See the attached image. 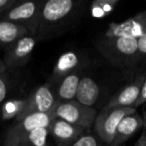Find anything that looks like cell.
I'll list each match as a JSON object with an SVG mask.
<instances>
[{"label":"cell","instance_id":"obj_21","mask_svg":"<svg viewBox=\"0 0 146 146\" xmlns=\"http://www.w3.org/2000/svg\"><path fill=\"white\" fill-rule=\"evenodd\" d=\"M136 46H137V51L139 55L144 58L146 53V34H143L141 36L137 37L136 39Z\"/></svg>","mask_w":146,"mask_h":146},{"label":"cell","instance_id":"obj_16","mask_svg":"<svg viewBox=\"0 0 146 146\" xmlns=\"http://www.w3.org/2000/svg\"><path fill=\"white\" fill-rule=\"evenodd\" d=\"M30 35L26 28L9 21L0 20V47H7L19 38Z\"/></svg>","mask_w":146,"mask_h":146},{"label":"cell","instance_id":"obj_20","mask_svg":"<svg viewBox=\"0 0 146 146\" xmlns=\"http://www.w3.org/2000/svg\"><path fill=\"white\" fill-rule=\"evenodd\" d=\"M71 146H100L98 139L92 135H82Z\"/></svg>","mask_w":146,"mask_h":146},{"label":"cell","instance_id":"obj_24","mask_svg":"<svg viewBox=\"0 0 146 146\" xmlns=\"http://www.w3.org/2000/svg\"><path fill=\"white\" fill-rule=\"evenodd\" d=\"M17 0H0V15L8 8H10Z\"/></svg>","mask_w":146,"mask_h":146},{"label":"cell","instance_id":"obj_19","mask_svg":"<svg viewBox=\"0 0 146 146\" xmlns=\"http://www.w3.org/2000/svg\"><path fill=\"white\" fill-rule=\"evenodd\" d=\"M25 100H18V101H11L8 102L4 105V107L2 108V115L4 119H7L9 117L15 116V118L17 117V115L19 114V112L21 111L23 105H24Z\"/></svg>","mask_w":146,"mask_h":146},{"label":"cell","instance_id":"obj_7","mask_svg":"<svg viewBox=\"0 0 146 146\" xmlns=\"http://www.w3.org/2000/svg\"><path fill=\"white\" fill-rule=\"evenodd\" d=\"M56 104L57 100L52 86L49 83L41 85L25 99L24 105L15 120H20L32 114L48 113L54 109Z\"/></svg>","mask_w":146,"mask_h":146},{"label":"cell","instance_id":"obj_5","mask_svg":"<svg viewBox=\"0 0 146 146\" xmlns=\"http://www.w3.org/2000/svg\"><path fill=\"white\" fill-rule=\"evenodd\" d=\"M54 113L55 117L86 130L89 129L94 123L97 111L93 107L85 106L74 99L57 102Z\"/></svg>","mask_w":146,"mask_h":146},{"label":"cell","instance_id":"obj_15","mask_svg":"<svg viewBox=\"0 0 146 146\" xmlns=\"http://www.w3.org/2000/svg\"><path fill=\"white\" fill-rule=\"evenodd\" d=\"M81 77V70H78L66 75L58 82L56 89L57 102H64L75 99L76 91H77L78 84Z\"/></svg>","mask_w":146,"mask_h":146},{"label":"cell","instance_id":"obj_4","mask_svg":"<svg viewBox=\"0 0 146 146\" xmlns=\"http://www.w3.org/2000/svg\"><path fill=\"white\" fill-rule=\"evenodd\" d=\"M54 109L48 113L32 114L20 120H16L6 132L3 146H16L21 139H23L33 130L37 128L49 127L55 118Z\"/></svg>","mask_w":146,"mask_h":146},{"label":"cell","instance_id":"obj_11","mask_svg":"<svg viewBox=\"0 0 146 146\" xmlns=\"http://www.w3.org/2000/svg\"><path fill=\"white\" fill-rule=\"evenodd\" d=\"M84 131V128L70 124L58 117H55L49 126V133H51L58 146H71L83 135Z\"/></svg>","mask_w":146,"mask_h":146},{"label":"cell","instance_id":"obj_25","mask_svg":"<svg viewBox=\"0 0 146 146\" xmlns=\"http://www.w3.org/2000/svg\"><path fill=\"white\" fill-rule=\"evenodd\" d=\"M135 146H146V137H145V132H144V128L142 129L140 137L136 141Z\"/></svg>","mask_w":146,"mask_h":146},{"label":"cell","instance_id":"obj_2","mask_svg":"<svg viewBox=\"0 0 146 146\" xmlns=\"http://www.w3.org/2000/svg\"><path fill=\"white\" fill-rule=\"evenodd\" d=\"M136 39L127 36H106L101 35L96 40L97 49L108 59L112 65L121 69H131L140 60L136 46Z\"/></svg>","mask_w":146,"mask_h":146},{"label":"cell","instance_id":"obj_26","mask_svg":"<svg viewBox=\"0 0 146 146\" xmlns=\"http://www.w3.org/2000/svg\"><path fill=\"white\" fill-rule=\"evenodd\" d=\"M6 72V68H5L4 64H3L2 60L0 59V75H4V73Z\"/></svg>","mask_w":146,"mask_h":146},{"label":"cell","instance_id":"obj_10","mask_svg":"<svg viewBox=\"0 0 146 146\" xmlns=\"http://www.w3.org/2000/svg\"><path fill=\"white\" fill-rule=\"evenodd\" d=\"M146 34V13L141 12L122 23H111L105 31L106 36L137 37Z\"/></svg>","mask_w":146,"mask_h":146},{"label":"cell","instance_id":"obj_14","mask_svg":"<svg viewBox=\"0 0 146 146\" xmlns=\"http://www.w3.org/2000/svg\"><path fill=\"white\" fill-rule=\"evenodd\" d=\"M100 96V87L94 79L88 76L81 77L76 91L75 100L85 106L92 107Z\"/></svg>","mask_w":146,"mask_h":146},{"label":"cell","instance_id":"obj_3","mask_svg":"<svg viewBox=\"0 0 146 146\" xmlns=\"http://www.w3.org/2000/svg\"><path fill=\"white\" fill-rule=\"evenodd\" d=\"M42 1H16L10 8L0 15V20L9 21L28 30L34 37L38 25Z\"/></svg>","mask_w":146,"mask_h":146},{"label":"cell","instance_id":"obj_23","mask_svg":"<svg viewBox=\"0 0 146 146\" xmlns=\"http://www.w3.org/2000/svg\"><path fill=\"white\" fill-rule=\"evenodd\" d=\"M145 101H146V81L142 84L141 88H140L139 94H138L137 99H136V101L134 102V104H133V106H132V107L136 109L138 106L144 104V102H145Z\"/></svg>","mask_w":146,"mask_h":146},{"label":"cell","instance_id":"obj_18","mask_svg":"<svg viewBox=\"0 0 146 146\" xmlns=\"http://www.w3.org/2000/svg\"><path fill=\"white\" fill-rule=\"evenodd\" d=\"M118 4L117 0H97L91 4V12L94 17H103L112 12Z\"/></svg>","mask_w":146,"mask_h":146},{"label":"cell","instance_id":"obj_9","mask_svg":"<svg viewBox=\"0 0 146 146\" xmlns=\"http://www.w3.org/2000/svg\"><path fill=\"white\" fill-rule=\"evenodd\" d=\"M146 81L145 73L142 72L133 79V81L125 86L123 89L116 93L109 101L107 102L103 109H112L118 107H132L139 94L142 84Z\"/></svg>","mask_w":146,"mask_h":146},{"label":"cell","instance_id":"obj_1","mask_svg":"<svg viewBox=\"0 0 146 146\" xmlns=\"http://www.w3.org/2000/svg\"><path fill=\"white\" fill-rule=\"evenodd\" d=\"M86 5L82 0L42 1L35 39L51 40L74 29L83 19Z\"/></svg>","mask_w":146,"mask_h":146},{"label":"cell","instance_id":"obj_22","mask_svg":"<svg viewBox=\"0 0 146 146\" xmlns=\"http://www.w3.org/2000/svg\"><path fill=\"white\" fill-rule=\"evenodd\" d=\"M7 91H8V84L6 78L3 75H0V105L6 98Z\"/></svg>","mask_w":146,"mask_h":146},{"label":"cell","instance_id":"obj_17","mask_svg":"<svg viewBox=\"0 0 146 146\" xmlns=\"http://www.w3.org/2000/svg\"><path fill=\"white\" fill-rule=\"evenodd\" d=\"M49 134V127L37 128L21 139L16 146H48L47 136Z\"/></svg>","mask_w":146,"mask_h":146},{"label":"cell","instance_id":"obj_8","mask_svg":"<svg viewBox=\"0 0 146 146\" xmlns=\"http://www.w3.org/2000/svg\"><path fill=\"white\" fill-rule=\"evenodd\" d=\"M37 42L38 41L32 35H25L9 45L5 50L2 60L6 70L18 68L26 64Z\"/></svg>","mask_w":146,"mask_h":146},{"label":"cell","instance_id":"obj_12","mask_svg":"<svg viewBox=\"0 0 146 146\" xmlns=\"http://www.w3.org/2000/svg\"><path fill=\"white\" fill-rule=\"evenodd\" d=\"M144 119L138 113L127 115L120 121L110 146H121L124 142L134 136L139 130L143 129Z\"/></svg>","mask_w":146,"mask_h":146},{"label":"cell","instance_id":"obj_6","mask_svg":"<svg viewBox=\"0 0 146 146\" xmlns=\"http://www.w3.org/2000/svg\"><path fill=\"white\" fill-rule=\"evenodd\" d=\"M136 109L133 107H118L112 109H102L96 114L94 129L102 142L110 145L117 129L118 124L125 116L133 114Z\"/></svg>","mask_w":146,"mask_h":146},{"label":"cell","instance_id":"obj_13","mask_svg":"<svg viewBox=\"0 0 146 146\" xmlns=\"http://www.w3.org/2000/svg\"><path fill=\"white\" fill-rule=\"evenodd\" d=\"M81 66L82 60L80 59L79 55L73 51H67L57 59L53 68L51 81L58 83L66 75L80 70Z\"/></svg>","mask_w":146,"mask_h":146}]
</instances>
